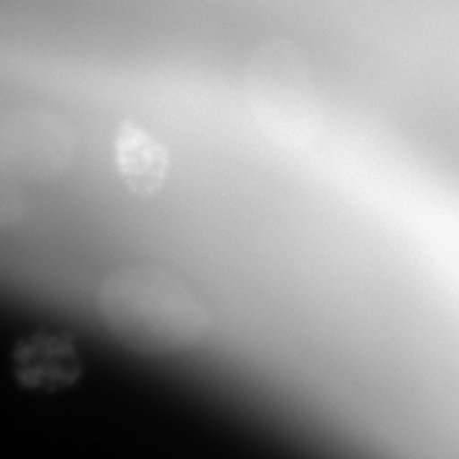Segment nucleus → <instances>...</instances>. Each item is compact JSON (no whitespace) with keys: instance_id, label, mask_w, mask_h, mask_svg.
I'll list each match as a JSON object with an SVG mask.
<instances>
[{"instance_id":"nucleus-1","label":"nucleus","mask_w":459,"mask_h":459,"mask_svg":"<svg viewBox=\"0 0 459 459\" xmlns=\"http://www.w3.org/2000/svg\"><path fill=\"white\" fill-rule=\"evenodd\" d=\"M108 332L125 347L152 356L190 352L209 332V312L178 276L155 266L111 272L96 295Z\"/></svg>"},{"instance_id":"nucleus-2","label":"nucleus","mask_w":459,"mask_h":459,"mask_svg":"<svg viewBox=\"0 0 459 459\" xmlns=\"http://www.w3.org/2000/svg\"><path fill=\"white\" fill-rule=\"evenodd\" d=\"M75 152L74 128L54 109L16 108L0 115V169L13 180L62 178Z\"/></svg>"},{"instance_id":"nucleus-3","label":"nucleus","mask_w":459,"mask_h":459,"mask_svg":"<svg viewBox=\"0 0 459 459\" xmlns=\"http://www.w3.org/2000/svg\"><path fill=\"white\" fill-rule=\"evenodd\" d=\"M115 161L126 188L142 197L160 192L169 175V153L163 143L134 123H125L119 128Z\"/></svg>"},{"instance_id":"nucleus-4","label":"nucleus","mask_w":459,"mask_h":459,"mask_svg":"<svg viewBox=\"0 0 459 459\" xmlns=\"http://www.w3.org/2000/svg\"><path fill=\"white\" fill-rule=\"evenodd\" d=\"M20 376L33 389H62L75 379V356L60 349V344H33L20 354Z\"/></svg>"},{"instance_id":"nucleus-5","label":"nucleus","mask_w":459,"mask_h":459,"mask_svg":"<svg viewBox=\"0 0 459 459\" xmlns=\"http://www.w3.org/2000/svg\"><path fill=\"white\" fill-rule=\"evenodd\" d=\"M27 217L29 204L20 182L0 169V228H16Z\"/></svg>"}]
</instances>
